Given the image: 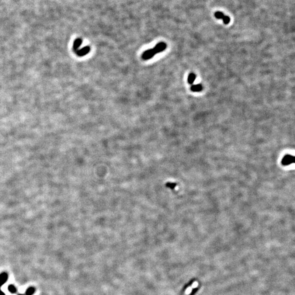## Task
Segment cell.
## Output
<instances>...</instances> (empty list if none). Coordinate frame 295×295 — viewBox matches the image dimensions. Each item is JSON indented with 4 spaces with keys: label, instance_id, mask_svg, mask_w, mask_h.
<instances>
[{
    "label": "cell",
    "instance_id": "obj_1",
    "mask_svg": "<svg viewBox=\"0 0 295 295\" xmlns=\"http://www.w3.org/2000/svg\"><path fill=\"white\" fill-rule=\"evenodd\" d=\"M214 16L217 19H223L224 24H228L230 22V18L219 11H217L215 13Z\"/></svg>",
    "mask_w": 295,
    "mask_h": 295
},
{
    "label": "cell",
    "instance_id": "obj_2",
    "mask_svg": "<svg viewBox=\"0 0 295 295\" xmlns=\"http://www.w3.org/2000/svg\"><path fill=\"white\" fill-rule=\"evenodd\" d=\"M155 55H156V54L153 49H148L143 53L142 58L144 60H147L149 59H151Z\"/></svg>",
    "mask_w": 295,
    "mask_h": 295
},
{
    "label": "cell",
    "instance_id": "obj_3",
    "mask_svg": "<svg viewBox=\"0 0 295 295\" xmlns=\"http://www.w3.org/2000/svg\"><path fill=\"white\" fill-rule=\"evenodd\" d=\"M167 48V44L165 42H160L157 44L153 49L156 54L164 51Z\"/></svg>",
    "mask_w": 295,
    "mask_h": 295
},
{
    "label": "cell",
    "instance_id": "obj_4",
    "mask_svg": "<svg viewBox=\"0 0 295 295\" xmlns=\"http://www.w3.org/2000/svg\"><path fill=\"white\" fill-rule=\"evenodd\" d=\"M90 51V47L89 46H86L81 49H79L78 50H77L75 52L78 56L84 57L86 55V54H88Z\"/></svg>",
    "mask_w": 295,
    "mask_h": 295
},
{
    "label": "cell",
    "instance_id": "obj_5",
    "mask_svg": "<svg viewBox=\"0 0 295 295\" xmlns=\"http://www.w3.org/2000/svg\"><path fill=\"white\" fill-rule=\"evenodd\" d=\"M82 42H83V40H82L81 38H77V39H76L75 40L74 43H73V50L75 51L78 50V48H79V47L82 44Z\"/></svg>",
    "mask_w": 295,
    "mask_h": 295
},
{
    "label": "cell",
    "instance_id": "obj_6",
    "mask_svg": "<svg viewBox=\"0 0 295 295\" xmlns=\"http://www.w3.org/2000/svg\"><path fill=\"white\" fill-rule=\"evenodd\" d=\"M8 280V274L6 273H2L0 274V287L7 282Z\"/></svg>",
    "mask_w": 295,
    "mask_h": 295
},
{
    "label": "cell",
    "instance_id": "obj_7",
    "mask_svg": "<svg viewBox=\"0 0 295 295\" xmlns=\"http://www.w3.org/2000/svg\"><path fill=\"white\" fill-rule=\"evenodd\" d=\"M202 88H203V87H202V85L201 84L192 85L190 88L191 90L193 91V92H200V91H201Z\"/></svg>",
    "mask_w": 295,
    "mask_h": 295
},
{
    "label": "cell",
    "instance_id": "obj_8",
    "mask_svg": "<svg viewBox=\"0 0 295 295\" xmlns=\"http://www.w3.org/2000/svg\"><path fill=\"white\" fill-rule=\"evenodd\" d=\"M196 75L193 73H191L188 76V82L189 84H193L196 79Z\"/></svg>",
    "mask_w": 295,
    "mask_h": 295
},
{
    "label": "cell",
    "instance_id": "obj_9",
    "mask_svg": "<svg viewBox=\"0 0 295 295\" xmlns=\"http://www.w3.org/2000/svg\"><path fill=\"white\" fill-rule=\"evenodd\" d=\"M35 292V289L33 287H30L27 289L26 291V295H32Z\"/></svg>",
    "mask_w": 295,
    "mask_h": 295
},
{
    "label": "cell",
    "instance_id": "obj_10",
    "mask_svg": "<svg viewBox=\"0 0 295 295\" xmlns=\"http://www.w3.org/2000/svg\"><path fill=\"white\" fill-rule=\"evenodd\" d=\"M8 291L10 292V293H16V287L15 286H14L13 285H9V286L8 287Z\"/></svg>",
    "mask_w": 295,
    "mask_h": 295
},
{
    "label": "cell",
    "instance_id": "obj_11",
    "mask_svg": "<svg viewBox=\"0 0 295 295\" xmlns=\"http://www.w3.org/2000/svg\"><path fill=\"white\" fill-rule=\"evenodd\" d=\"M0 295H5V293L3 292L2 291L0 290Z\"/></svg>",
    "mask_w": 295,
    "mask_h": 295
},
{
    "label": "cell",
    "instance_id": "obj_12",
    "mask_svg": "<svg viewBox=\"0 0 295 295\" xmlns=\"http://www.w3.org/2000/svg\"><path fill=\"white\" fill-rule=\"evenodd\" d=\"M23 295V294H20V295Z\"/></svg>",
    "mask_w": 295,
    "mask_h": 295
}]
</instances>
